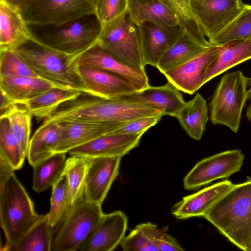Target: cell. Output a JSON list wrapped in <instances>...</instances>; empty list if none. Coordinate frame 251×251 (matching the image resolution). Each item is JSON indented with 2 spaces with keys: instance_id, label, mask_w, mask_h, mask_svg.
<instances>
[{
  "instance_id": "cell-1",
  "label": "cell",
  "mask_w": 251,
  "mask_h": 251,
  "mask_svg": "<svg viewBox=\"0 0 251 251\" xmlns=\"http://www.w3.org/2000/svg\"><path fill=\"white\" fill-rule=\"evenodd\" d=\"M164 116L159 110L122 97L107 99L81 93L60 105L40 125L65 120L126 123L140 117Z\"/></svg>"
},
{
  "instance_id": "cell-2",
  "label": "cell",
  "mask_w": 251,
  "mask_h": 251,
  "mask_svg": "<svg viewBox=\"0 0 251 251\" xmlns=\"http://www.w3.org/2000/svg\"><path fill=\"white\" fill-rule=\"evenodd\" d=\"M203 217L239 249L251 251V178L234 184Z\"/></svg>"
},
{
  "instance_id": "cell-3",
  "label": "cell",
  "mask_w": 251,
  "mask_h": 251,
  "mask_svg": "<svg viewBox=\"0 0 251 251\" xmlns=\"http://www.w3.org/2000/svg\"><path fill=\"white\" fill-rule=\"evenodd\" d=\"M14 171L0 160V221L6 239L3 247L18 242L41 216Z\"/></svg>"
},
{
  "instance_id": "cell-4",
  "label": "cell",
  "mask_w": 251,
  "mask_h": 251,
  "mask_svg": "<svg viewBox=\"0 0 251 251\" xmlns=\"http://www.w3.org/2000/svg\"><path fill=\"white\" fill-rule=\"evenodd\" d=\"M27 25L33 40L76 57L98 41L102 28L95 13L62 23Z\"/></svg>"
},
{
  "instance_id": "cell-5",
  "label": "cell",
  "mask_w": 251,
  "mask_h": 251,
  "mask_svg": "<svg viewBox=\"0 0 251 251\" xmlns=\"http://www.w3.org/2000/svg\"><path fill=\"white\" fill-rule=\"evenodd\" d=\"M13 50L41 77L88 93L79 73L78 57L57 51L33 39Z\"/></svg>"
},
{
  "instance_id": "cell-6",
  "label": "cell",
  "mask_w": 251,
  "mask_h": 251,
  "mask_svg": "<svg viewBox=\"0 0 251 251\" xmlns=\"http://www.w3.org/2000/svg\"><path fill=\"white\" fill-rule=\"evenodd\" d=\"M104 214L101 205L83 196L53 228L51 251H77L94 232Z\"/></svg>"
},
{
  "instance_id": "cell-7",
  "label": "cell",
  "mask_w": 251,
  "mask_h": 251,
  "mask_svg": "<svg viewBox=\"0 0 251 251\" xmlns=\"http://www.w3.org/2000/svg\"><path fill=\"white\" fill-rule=\"evenodd\" d=\"M98 42L123 63L145 70L140 27L133 20L127 10L102 25Z\"/></svg>"
},
{
  "instance_id": "cell-8",
  "label": "cell",
  "mask_w": 251,
  "mask_h": 251,
  "mask_svg": "<svg viewBox=\"0 0 251 251\" xmlns=\"http://www.w3.org/2000/svg\"><path fill=\"white\" fill-rule=\"evenodd\" d=\"M249 78L241 71L225 74L221 78L209 103L210 119L214 125L239 131L243 109L249 99Z\"/></svg>"
},
{
  "instance_id": "cell-9",
  "label": "cell",
  "mask_w": 251,
  "mask_h": 251,
  "mask_svg": "<svg viewBox=\"0 0 251 251\" xmlns=\"http://www.w3.org/2000/svg\"><path fill=\"white\" fill-rule=\"evenodd\" d=\"M97 1L31 0L21 12L27 23H59L94 13Z\"/></svg>"
},
{
  "instance_id": "cell-10",
  "label": "cell",
  "mask_w": 251,
  "mask_h": 251,
  "mask_svg": "<svg viewBox=\"0 0 251 251\" xmlns=\"http://www.w3.org/2000/svg\"><path fill=\"white\" fill-rule=\"evenodd\" d=\"M244 155L239 149L229 150L197 162L183 179L185 189H196L219 179L228 178L239 172Z\"/></svg>"
},
{
  "instance_id": "cell-11",
  "label": "cell",
  "mask_w": 251,
  "mask_h": 251,
  "mask_svg": "<svg viewBox=\"0 0 251 251\" xmlns=\"http://www.w3.org/2000/svg\"><path fill=\"white\" fill-rule=\"evenodd\" d=\"M191 6L209 40L240 13L245 4L241 0H191Z\"/></svg>"
},
{
  "instance_id": "cell-12",
  "label": "cell",
  "mask_w": 251,
  "mask_h": 251,
  "mask_svg": "<svg viewBox=\"0 0 251 251\" xmlns=\"http://www.w3.org/2000/svg\"><path fill=\"white\" fill-rule=\"evenodd\" d=\"M219 46L211 45L189 60L163 73L168 82L181 91L193 94L203 85L205 72L216 59Z\"/></svg>"
},
{
  "instance_id": "cell-13",
  "label": "cell",
  "mask_w": 251,
  "mask_h": 251,
  "mask_svg": "<svg viewBox=\"0 0 251 251\" xmlns=\"http://www.w3.org/2000/svg\"><path fill=\"white\" fill-rule=\"evenodd\" d=\"M122 157L87 158L84 196L89 201L102 205L119 174Z\"/></svg>"
},
{
  "instance_id": "cell-14",
  "label": "cell",
  "mask_w": 251,
  "mask_h": 251,
  "mask_svg": "<svg viewBox=\"0 0 251 251\" xmlns=\"http://www.w3.org/2000/svg\"><path fill=\"white\" fill-rule=\"evenodd\" d=\"M77 63L78 66L104 69L114 73L129 81L137 91L149 86L145 70L133 68L121 62L105 50L98 41L78 57Z\"/></svg>"
},
{
  "instance_id": "cell-15",
  "label": "cell",
  "mask_w": 251,
  "mask_h": 251,
  "mask_svg": "<svg viewBox=\"0 0 251 251\" xmlns=\"http://www.w3.org/2000/svg\"><path fill=\"white\" fill-rule=\"evenodd\" d=\"M61 133L56 152L66 153L71 149L112 133L125 123L65 120L59 122Z\"/></svg>"
},
{
  "instance_id": "cell-16",
  "label": "cell",
  "mask_w": 251,
  "mask_h": 251,
  "mask_svg": "<svg viewBox=\"0 0 251 251\" xmlns=\"http://www.w3.org/2000/svg\"><path fill=\"white\" fill-rule=\"evenodd\" d=\"M139 26L145 66L150 65L156 67L164 54L184 33L179 25L165 26L145 22Z\"/></svg>"
},
{
  "instance_id": "cell-17",
  "label": "cell",
  "mask_w": 251,
  "mask_h": 251,
  "mask_svg": "<svg viewBox=\"0 0 251 251\" xmlns=\"http://www.w3.org/2000/svg\"><path fill=\"white\" fill-rule=\"evenodd\" d=\"M143 134L109 133L74 148L68 153L70 156L86 158L122 157L139 145Z\"/></svg>"
},
{
  "instance_id": "cell-18",
  "label": "cell",
  "mask_w": 251,
  "mask_h": 251,
  "mask_svg": "<svg viewBox=\"0 0 251 251\" xmlns=\"http://www.w3.org/2000/svg\"><path fill=\"white\" fill-rule=\"evenodd\" d=\"M127 216L116 210L103 215L99 225L78 251H111L115 250L125 236Z\"/></svg>"
},
{
  "instance_id": "cell-19",
  "label": "cell",
  "mask_w": 251,
  "mask_h": 251,
  "mask_svg": "<svg viewBox=\"0 0 251 251\" xmlns=\"http://www.w3.org/2000/svg\"><path fill=\"white\" fill-rule=\"evenodd\" d=\"M78 71L88 94L111 99L137 91L126 79L109 71L83 66H78Z\"/></svg>"
},
{
  "instance_id": "cell-20",
  "label": "cell",
  "mask_w": 251,
  "mask_h": 251,
  "mask_svg": "<svg viewBox=\"0 0 251 251\" xmlns=\"http://www.w3.org/2000/svg\"><path fill=\"white\" fill-rule=\"evenodd\" d=\"M229 180L219 182L184 197L171 208V213L179 219L203 217L211 207L232 188Z\"/></svg>"
},
{
  "instance_id": "cell-21",
  "label": "cell",
  "mask_w": 251,
  "mask_h": 251,
  "mask_svg": "<svg viewBox=\"0 0 251 251\" xmlns=\"http://www.w3.org/2000/svg\"><path fill=\"white\" fill-rule=\"evenodd\" d=\"M180 91L168 81L162 86L149 85L141 90L121 97L152 106L160 111L164 116L176 117L185 102Z\"/></svg>"
},
{
  "instance_id": "cell-22",
  "label": "cell",
  "mask_w": 251,
  "mask_h": 251,
  "mask_svg": "<svg viewBox=\"0 0 251 251\" xmlns=\"http://www.w3.org/2000/svg\"><path fill=\"white\" fill-rule=\"evenodd\" d=\"M32 39L21 11L0 1V50L14 49Z\"/></svg>"
},
{
  "instance_id": "cell-23",
  "label": "cell",
  "mask_w": 251,
  "mask_h": 251,
  "mask_svg": "<svg viewBox=\"0 0 251 251\" xmlns=\"http://www.w3.org/2000/svg\"><path fill=\"white\" fill-rule=\"evenodd\" d=\"M251 58V41L237 40L219 46L216 59L208 66L203 85L231 68Z\"/></svg>"
},
{
  "instance_id": "cell-24",
  "label": "cell",
  "mask_w": 251,
  "mask_h": 251,
  "mask_svg": "<svg viewBox=\"0 0 251 251\" xmlns=\"http://www.w3.org/2000/svg\"><path fill=\"white\" fill-rule=\"evenodd\" d=\"M127 11L138 25L145 22L165 26L179 25L175 14L160 0H128Z\"/></svg>"
},
{
  "instance_id": "cell-25",
  "label": "cell",
  "mask_w": 251,
  "mask_h": 251,
  "mask_svg": "<svg viewBox=\"0 0 251 251\" xmlns=\"http://www.w3.org/2000/svg\"><path fill=\"white\" fill-rule=\"evenodd\" d=\"M55 87H67L43 78L0 77V89L17 104Z\"/></svg>"
},
{
  "instance_id": "cell-26",
  "label": "cell",
  "mask_w": 251,
  "mask_h": 251,
  "mask_svg": "<svg viewBox=\"0 0 251 251\" xmlns=\"http://www.w3.org/2000/svg\"><path fill=\"white\" fill-rule=\"evenodd\" d=\"M176 118L190 137L200 140L208 121L206 100L200 93H197L191 100L185 102Z\"/></svg>"
},
{
  "instance_id": "cell-27",
  "label": "cell",
  "mask_w": 251,
  "mask_h": 251,
  "mask_svg": "<svg viewBox=\"0 0 251 251\" xmlns=\"http://www.w3.org/2000/svg\"><path fill=\"white\" fill-rule=\"evenodd\" d=\"M81 91L68 87H55L22 102L33 116L38 119H45L51 115L62 103L73 99Z\"/></svg>"
},
{
  "instance_id": "cell-28",
  "label": "cell",
  "mask_w": 251,
  "mask_h": 251,
  "mask_svg": "<svg viewBox=\"0 0 251 251\" xmlns=\"http://www.w3.org/2000/svg\"><path fill=\"white\" fill-rule=\"evenodd\" d=\"M61 133L59 123L39 126L30 139L27 158L33 167L44 159L56 153Z\"/></svg>"
},
{
  "instance_id": "cell-29",
  "label": "cell",
  "mask_w": 251,
  "mask_h": 251,
  "mask_svg": "<svg viewBox=\"0 0 251 251\" xmlns=\"http://www.w3.org/2000/svg\"><path fill=\"white\" fill-rule=\"evenodd\" d=\"M53 229L48 214L41 215L35 225L16 243L3 247L4 251H51Z\"/></svg>"
},
{
  "instance_id": "cell-30",
  "label": "cell",
  "mask_w": 251,
  "mask_h": 251,
  "mask_svg": "<svg viewBox=\"0 0 251 251\" xmlns=\"http://www.w3.org/2000/svg\"><path fill=\"white\" fill-rule=\"evenodd\" d=\"M211 45L195 40L184 33L162 56L156 68L163 74L198 55Z\"/></svg>"
},
{
  "instance_id": "cell-31",
  "label": "cell",
  "mask_w": 251,
  "mask_h": 251,
  "mask_svg": "<svg viewBox=\"0 0 251 251\" xmlns=\"http://www.w3.org/2000/svg\"><path fill=\"white\" fill-rule=\"evenodd\" d=\"M66 153H57L44 159L33 168L32 189L44 191L56 183L62 176L67 159Z\"/></svg>"
},
{
  "instance_id": "cell-32",
  "label": "cell",
  "mask_w": 251,
  "mask_h": 251,
  "mask_svg": "<svg viewBox=\"0 0 251 251\" xmlns=\"http://www.w3.org/2000/svg\"><path fill=\"white\" fill-rule=\"evenodd\" d=\"M237 40L251 41V5L245 4L240 13L224 28L208 41L220 46Z\"/></svg>"
},
{
  "instance_id": "cell-33",
  "label": "cell",
  "mask_w": 251,
  "mask_h": 251,
  "mask_svg": "<svg viewBox=\"0 0 251 251\" xmlns=\"http://www.w3.org/2000/svg\"><path fill=\"white\" fill-rule=\"evenodd\" d=\"M160 0L175 14L184 33L198 41L210 43L193 13L191 0Z\"/></svg>"
},
{
  "instance_id": "cell-34",
  "label": "cell",
  "mask_w": 251,
  "mask_h": 251,
  "mask_svg": "<svg viewBox=\"0 0 251 251\" xmlns=\"http://www.w3.org/2000/svg\"><path fill=\"white\" fill-rule=\"evenodd\" d=\"M25 158L12 131L8 118H0V160L15 171L22 168Z\"/></svg>"
},
{
  "instance_id": "cell-35",
  "label": "cell",
  "mask_w": 251,
  "mask_h": 251,
  "mask_svg": "<svg viewBox=\"0 0 251 251\" xmlns=\"http://www.w3.org/2000/svg\"><path fill=\"white\" fill-rule=\"evenodd\" d=\"M88 158L70 156L67 159L64 174L67 178L71 207L84 196Z\"/></svg>"
},
{
  "instance_id": "cell-36",
  "label": "cell",
  "mask_w": 251,
  "mask_h": 251,
  "mask_svg": "<svg viewBox=\"0 0 251 251\" xmlns=\"http://www.w3.org/2000/svg\"><path fill=\"white\" fill-rule=\"evenodd\" d=\"M71 207L67 176L63 174L52 186L50 208L47 213L49 224L53 229L63 219Z\"/></svg>"
},
{
  "instance_id": "cell-37",
  "label": "cell",
  "mask_w": 251,
  "mask_h": 251,
  "mask_svg": "<svg viewBox=\"0 0 251 251\" xmlns=\"http://www.w3.org/2000/svg\"><path fill=\"white\" fill-rule=\"evenodd\" d=\"M32 116L25 106L23 105L20 106L19 104L5 116L9 119L12 131L18 140L22 152L25 158L27 157L31 139Z\"/></svg>"
},
{
  "instance_id": "cell-38",
  "label": "cell",
  "mask_w": 251,
  "mask_h": 251,
  "mask_svg": "<svg viewBox=\"0 0 251 251\" xmlns=\"http://www.w3.org/2000/svg\"><path fill=\"white\" fill-rule=\"evenodd\" d=\"M42 78L13 49L0 50V77Z\"/></svg>"
},
{
  "instance_id": "cell-39",
  "label": "cell",
  "mask_w": 251,
  "mask_h": 251,
  "mask_svg": "<svg viewBox=\"0 0 251 251\" xmlns=\"http://www.w3.org/2000/svg\"><path fill=\"white\" fill-rule=\"evenodd\" d=\"M159 251H183L184 249L174 237L167 233L168 227L158 228L157 226L148 222L136 226Z\"/></svg>"
},
{
  "instance_id": "cell-40",
  "label": "cell",
  "mask_w": 251,
  "mask_h": 251,
  "mask_svg": "<svg viewBox=\"0 0 251 251\" xmlns=\"http://www.w3.org/2000/svg\"><path fill=\"white\" fill-rule=\"evenodd\" d=\"M128 0H97L95 14L102 25L127 10Z\"/></svg>"
},
{
  "instance_id": "cell-41",
  "label": "cell",
  "mask_w": 251,
  "mask_h": 251,
  "mask_svg": "<svg viewBox=\"0 0 251 251\" xmlns=\"http://www.w3.org/2000/svg\"><path fill=\"white\" fill-rule=\"evenodd\" d=\"M120 245L124 251H159L137 226L124 237Z\"/></svg>"
},
{
  "instance_id": "cell-42",
  "label": "cell",
  "mask_w": 251,
  "mask_h": 251,
  "mask_svg": "<svg viewBox=\"0 0 251 251\" xmlns=\"http://www.w3.org/2000/svg\"><path fill=\"white\" fill-rule=\"evenodd\" d=\"M162 115L140 117L126 122L111 133L137 134L144 133L159 122Z\"/></svg>"
},
{
  "instance_id": "cell-43",
  "label": "cell",
  "mask_w": 251,
  "mask_h": 251,
  "mask_svg": "<svg viewBox=\"0 0 251 251\" xmlns=\"http://www.w3.org/2000/svg\"><path fill=\"white\" fill-rule=\"evenodd\" d=\"M0 90V118H1L6 116L18 104L3 90Z\"/></svg>"
},
{
  "instance_id": "cell-44",
  "label": "cell",
  "mask_w": 251,
  "mask_h": 251,
  "mask_svg": "<svg viewBox=\"0 0 251 251\" xmlns=\"http://www.w3.org/2000/svg\"><path fill=\"white\" fill-rule=\"evenodd\" d=\"M31 0H0L21 11Z\"/></svg>"
},
{
  "instance_id": "cell-45",
  "label": "cell",
  "mask_w": 251,
  "mask_h": 251,
  "mask_svg": "<svg viewBox=\"0 0 251 251\" xmlns=\"http://www.w3.org/2000/svg\"><path fill=\"white\" fill-rule=\"evenodd\" d=\"M246 117L248 121L251 123V104H250L247 109Z\"/></svg>"
},
{
  "instance_id": "cell-46",
  "label": "cell",
  "mask_w": 251,
  "mask_h": 251,
  "mask_svg": "<svg viewBox=\"0 0 251 251\" xmlns=\"http://www.w3.org/2000/svg\"><path fill=\"white\" fill-rule=\"evenodd\" d=\"M249 89L248 90L249 92V99L251 100V78H250L249 80Z\"/></svg>"
}]
</instances>
